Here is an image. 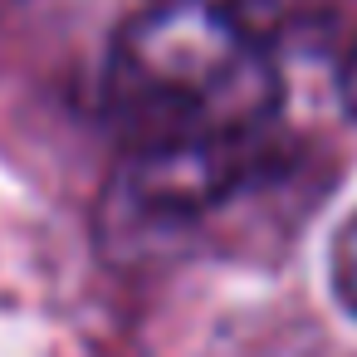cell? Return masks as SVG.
Wrapping results in <instances>:
<instances>
[{"mask_svg":"<svg viewBox=\"0 0 357 357\" xmlns=\"http://www.w3.org/2000/svg\"><path fill=\"white\" fill-rule=\"evenodd\" d=\"M103 93L128 152L255 147L279 108V64L240 15L162 0L113 40Z\"/></svg>","mask_w":357,"mask_h":357,"instance_id":"1","label":"cell"},{"mask_svg":"<svg viewBox=\"0 0 357 357\" xmlns=\"http://www.w3.org/2000/svg\"><path fill=\"white\" fill-rule=\"evenodd\" d=\"M342 98H347V108H352V118H357V45H352V54H347V64H342Z\"/></svg>","mask_w":357,"mask_h":357,"instance_id":"4","label":"cell"},{"mask_svg":"<svg viewBox=\"0 0 357 357\" xmlns=\"http://www.w3.org/2000/svg\"><path fill=\"white\" fill-rule=\"evenodd\" d=\"M333 294L342 298V308L357 318V211L337 225L333 235Z\"/></svg>","mask_w":357,"mask_h":357,"instance_id":"2","label":"cell"},{"mask_svg":"<svg viewBox=\"0 0 357 357\" xmlns=\"http://www.w3.org/2000/svg\"><path fill=\"white\" fill-rule=\"evenodd\" d=\"M284 6V15L289 20H298V25H337L342 15H352L357 10V0H279Z\"/></svg>","mask_w":357,"mask_h":357,"instance_id":"3","label":"cell"}]
</instances>
